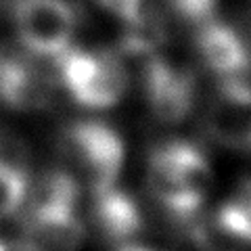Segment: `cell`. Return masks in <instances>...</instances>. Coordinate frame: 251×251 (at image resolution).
Returning a JSON list of instances; mask_svg holds the SVG:
<instances>
[{"mask_svg":"<svg viewBox=\"0 0 251 251\" xmlns=\"http://www.w3.org/2000/svg\"><path fill=\"white\" fill-rule=\"evenodd\" d=\"M214 182L211 163L186 140L155 147L149 157V186L170 218L184 222L201 211Z\"/></svg>","mask_w":251,"mask_h":251,"instance_id":"6da1fadb","label":"cell"},{"mask_svg":"<svg viewBox=\"0 0 251 251\" xmlns=\"http://www.w3.org/2000/svg\"><path fill=\"white\" fill-rule=\"evenodd\" d=\"M57 65L63 88L86 109L100 111L115 107L128 90V69L120 52L69 46L57 57Z\"/></svg>","mask_w":251,"mask_h":251,"instance_id":"7a4b0ae2","label":"cell"},{"mask_svg":"<svg viewBox=\"0 0 251 251\" xmlns=\"http://www.w3.org/2000/svg\"><path fill=\"white\" fill-rule=\"evenodd\" d=\"M63 153L67 172L90 191L117 184L126 159L122 136L94 120L75 122L63 132Z\"/></svg>","mask_w":251,"mask_h":251,"instance_id":"3957f363","label":"cell"},{"mask_svg":"<svg viewBox=\"0 0 251 251\" xmlns=\"http://www.w3.org/2000/svg\"><path fill=\"white\" fill-rule=\"evenodd\" d=\"M11 19L19 42L29 52L54 59L72 46L77 25L67 0H15Z\"/></svg>","mask_w":251,"mask_h":251,"instance_id":"277c9868","label":"cell"},{"mask_svg":"<svg viewBox=\"0 0 251 251\" xmlns=\"http://www.w3.org/2000/svg\"><path fill=\"white\" fill-rule=\"evenodd\" d=\"M203 126L222 147L251 151V84L247 77L220 80L205 105Z\"/></svg>","mask_w":251,"mask_h":251,"instance_id":"5b68a950","label":"cell"},{"mask_svg":"<svg viewBox=\"0 0 251 251\" xmlns=\"http://www.w3.org/2000/svg\"><path fill=\"white\" fill-rule=\"evenodd\" d=\"M145 97L155 120L178 124L191 113L197 86L188 69L153 54L145 65Z\"/></svg>","mask_w":251,"mask_h":251,"instance_id":"8992f818","label":"cell"},{"mask_svg":"<svg viewBox=\"0 0 251 251\" xmlns=\"http://www.w3.org/2000/svg\"><path fill=\"white\" fill-rule=\"evenodd\" d=\"M86 237L75 205L25 209L17 237V251H77Z\"/></svg>","mask_w":251,"mask_h":251,"instance_id":"52a82bcc","label":"cell"},{"mask_svg":"<svg viewBox=\"0 0 251 251\" xmlns=\"http://www.w3.org/2000/svg\"><path fill=\"white\" fill-rule=\"evenodd\" d=\"M195 49H197L201 65L218 80L249 77L251 50L241 34H237L226 23L214 19L199 25L195 36Z\"/></svg>","mask_w":251,"mask_h":251,"instance_id":"ba28073f","label":"cell"},{"mask_svg":"<svg viewBox=\"0 0 251 251\" xmlns=\"http://www.w3.org/2000/svg\"><path fill=\"white\" fill-rule=\"evenodd\" d=\"M52 80L31 63L0 57V103L15 111H40L52 103Z\"/></svg>","mask_w":251,"mask_h":251,"instance_id":"9c48e42d","label":"cell"},{"mask_svg":"<svg viewBox=\"0 0 251 251\" xmlns=\"http://www.w3.org/2000/svg\"><path fill=\"white\" fill-rule=\"evenodd\" d=\"M92 220L97 230L107 241L126 245L143 228V214L134 197H130L117 184L92 191Z\"/></svg>","mask_w":251,"mask_h":251,"instance_id":"30bf717a","label":"cell"},{"mask_svg":"<svg viewBox=\"0 0 251 251\" xmlns=\"http://www.w3.org/2000/svg\"><path fill=\"white\" fill-rule=\"evenodd\" d=\"M218 230L234 241L251 243V180L243 182L218 209Z\"/></svg>","mask_w":251,"mask_h":251,"instance_id":"8fae6325","label":"cell"},{"mask_svg":"<svg viewBox=\"0 0 251 251\" xmlns=\"http://www.w3.org/2000/svg\"><path fill=\"white\" fill-rule=\"evenodd\" d=\"M29 178L23 166L0 161V218L13 216L25 201Z\"/></svg>","mask_w":251,"mask_h":251,"instance_id":"7c38bea8","label":"cell"},{"mask_svg":"<svg viewBox=\"0 0 251 251\" xmlns=\"http://www.w3.org/2000/svg\"><path fill=\"white\" fill-rule=\"evenodd\" d=\"M170 2L178 17L195 27L218 19V0H170Z\"/></svg>","mask_w":251,"mask_h":251,"instance_id":"4fadbf2b","label":"cell"},{"mask_svg":"<svg viewBox=\"0 0 251 251\" xmlns=\"http://www.w3.org/2000/svg\"><path fill=\"white\" fill-rule=\"evenodd\" d=\"M94 2H97L109 17L122 21L126 25L138 21L145 15V0H94Z\"/></svg>","mask_w":251,"mask_h":251,"instance_id":"5bb4252c","label":"cell"},{"mask_svg":"<svg viewBox=\"0 0 251 251\" xmlns=\"http://www.w3.org/2000/svg\"><path fill=\"white\" fill-rule=\"evenodd\" d=\"M120 251H155V249L140 247V245H130V243H126V245H122V247H120Z\"/></svg>","mask_w":251,"mask_h":251,"instance_id":"9a60e30c","label":"cell"},{"mask_svg":"<svg viewBox=\"0 0 251 251\" xmlns=\"http://www.w3.org/2000/svg\"><path fill=\"white\" fill-rule=\"evenodd\" d=\"M0 251H9V247H6V245H4V243H2V241H0Z\"/></svg>","mask_w":251,"mask_h":251,"instance_id":"2e32d148","label":"cell"}]
</instances>
